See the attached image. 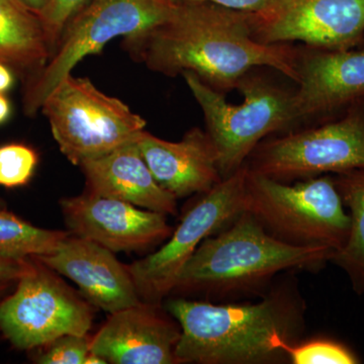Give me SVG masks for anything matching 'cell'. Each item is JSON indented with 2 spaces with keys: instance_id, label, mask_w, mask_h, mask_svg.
<instances>
[{
  "instance_id": "cell-14",
  "label": "cell",
  "mask_w": 364,
  "mask_h": 364,
  "mask_svg": "<svg viewBox=\"0 0 364 364\" xmlns=\"http://www.w3.org/2000/svg\"><path fill=\"white\" fill-rule=\"evenodd\" d=\"M181 328L160 303L142 301L111 314L90 352L114 364H176Z\"/></svg>"
},
{
  "instance_id": "cell-2",
  "label": "cell",
  "mask_w": 364,
  "mask_h": 364,
  "mask_svg": "<svg viewBox=\"0 0 364 364\" xmlns=\"http://www.w3.org/2000/svg\"><path fill=\"white\" fill-rule=\"evenodd\" d=\"M165 309L181 328L176 349L178 363H289L280 344L296 343L305 330L306 303L291 280L257 303L174 298Z\"/></svg>"
},
{
  "instance_id": "cell-11",
  "label": "cell",
  "mask_w": 364,
  "mask_h": 364,
  "mask_svg": "<svg viewBox=\"0 0 364 364\" xmlns=\"http://www.w3.org/2000/svg\"><path fill=\"white\" fill-rule=\"evenodd\" d=\"M252 20L255 37L267 44L342 50L364 42V0H279Z\"/></svg>"
},
{
  "instance_id": "cell-5",
  "label": "cell",
  "mask_w": 364,
  "mask_h": 364,
  "mask_svg": "<svg viewBox=\"0 0 364 364\" xmlns=\"http://www.w3.org/2000/svg\"><path fill=\"white\" fill-rule=\"evenodd\" d=\"M330 174L282 182L247 168L244 210L287 244L324 246L338 252L350 231V217Z\"/></svg>"
},
{
  "instance_id": "cell-4",
  "label": "cell",
  "mask_w": 364,
  "mask_h": 364,
  "mask_svg": "<svg viewBox=\"0 0 364 364\" xmlns=\"http://www.w3.org/2000/svg\"><path fill=\"white\" fill-rule=\"evenodd\" d=\"M205 117L207 134L214 144L223 179L243 167L258 144L277 132L293 131L298 124L294 91L250 72L238 88L240 105L227 102L191 72L181 74Z\"/></svg>"
},
{
  "instance_id": "cell-18",
  "label": "cell",
  "mask_w": 364,
  "mask_h": 364,
  "mask_svg": "<svg viewBox=\"0 0 364 364\" xmlns=\"http://www.w3.org/2000/svg\"><path fill=\"white\" fill-rule=\"evenodd\" d=\"M51 55L40 16L16 0H0V61L26 82L42 70Z\"/></svg>"
},
{
  "instance_id": "cell-25",
  "label": "cell",
  "mask_w": 364,
  "mask_h": 364,
  "mask_svg": "<svg viewBox=\"0 0 364 364\" xmlns=\"http://www.w3.org/2000/svg\"><path fill=\"white\" fill-rule=\"evenodd\" d=\"M188 4H212L215 6L260 16L269 13L277 6L279 0H176Z\"/></svg>"
},
{
  "instance_id": "cell-17",
  "label": "cell",
  "mask_w": 364,
  "mask_h": 364,
  "mask_svg": "<svg viewBox=\"0 0 364 364\" xmlns=\"http://www.w3.org/2000/svg\"><path fill=\"white\" fill-rule=\"evenodd\" d=\"M86 191L124 200L145 210L176 215L177 200L165 191L145 162L136 141L79 165Z\"/></svg>"
},
{
  "instance_id": "cell-31",
  "label": "cell",
  "mask_w": 364,
  "mask_h": 364,
  "mask_svg": "<svg viewBox=\"0 0 364 364\" xmlns=\"http://www.w3.org/2000/svg\"><path fill=\"white\" fill-rule=\"evenodd\" d=\"M7 284H9V282H0V294L4 293V291H6Z\"/></svg>"
},
{
  "instance_id": "cell-24",
  "label": "cell",
  "mask_w": 364,
  "mask_h": 364,
  "mask_svg": "<svg viewBox=\"0 0 364 364\" xmlns=\"http://www.w3.org/2000/svg\"><path fill=\"white\" fill-rule=\"evenodd\" d=\"M90 0H50L44 11L39 14L41 21L49 40L52 53L60 36L74 14L78 13Z\"/></svg>"
},
{
  "instance_id": "cell-23",
  "label": "cell",
  "mask_w": 364,
  "mask_h": 364,
  "mask_svg": "<svg viewBox=\"0 0 364 364\" xmlns=\"http://www.w3.org/2000/svg\"><path fill=\"white\" fill-rule=\"evenodd\" d=\"M88 335H64L48 344L47 350L37 358L41 364H85L90 352Z\"/></svg>"
},
{
  "instance_id": "cell-15",
  "label": "cell",
  "mask_w": 364,
  "mask_h": 364,
  "mask_svg": "<svg viewBox=\"0 0 364 364\" xmlns=\"http://www.w3.org/2000/svg\"><path fill=\"white\" fill-rule=\"evenodd\" d=\"M33 258L75 282L91 305L105 312L142 301L126 265L95 242L68 235L53 252Z\"/></svg>"
},
{
  "instance_id": "cell-27",
  "label": "cell",
  "mask_w": 364,
  "mask_h": 364,
  "mask_svg": "<svg viewBox=\"0 0 364 364\" xmlns=\"http://www.w3.org/2000/svg\"><path fill=\"white\" fill-rule=\"evenodd\" d=\"M14 72L7 64L0 61V93H6L13 87Z\"/></svg>"
},
{
  "instance_id": "cell-7",
  "label": "cell",
  "mask_w": 364,
  "mask_h": 364,
  "mask_svg": "<svg viewBox=\"0 0 364 364\" xmlns=\"http://www.w3.org/2000/svg\"><path fill=\"white\" fill-rule=\"evenodd\" d=\"M41 112L62 154L77 166L134 142L146 127L145 119L121 100L72 73L50 93Z\"/></svg>"
},
{
  "instance_id": "cell-1",
  "label": "cell",
  "mask_w": 364,
  "mask_h": 364,
  "mask_svg": "<svg viewBox=\"0 0 364 364\" xmlns=\"http://www.w3.org/2000/svg\"><path fill=\"white\" fill-rule=\"evenodd\" d=\"M134 61L163 75L191 72L214 90L238 88L247 74L269 67L296 82L299 50L255 37L252 14L212 4L177 2L168 18L124 38Z\"/></svg>"
},
{
  "instance_id": "cell-10",
  "label": "cell",
  "mask_w": 364,
  "mask_h": 364,
  "mask_svg": "<svg viewBox=\"0 0 364 364\" xmlns=\"http://www.w3.org/2000/svg\"><path fill=\"white\" fill-rule=\"evenodd\" d=\"M246 176L244 165L203 193L159 250L127 267L142 301L161 303L202 242L243 212Z\"/></svg>"
},
{
  "instance_id": "cell-19",
  "label": "cell",
  "mask_w": 364,
  "mask_h": 364,
  "mask_svg": "<svg viewBox=\"0 0 364 364\" xmlns=\"http://www.w3.org/2000/svg\"><path fill=\"white\" fill-rule=\"evenodd\" d=\"M345 207L349 208L350 231L346 244L330 262L341 268L356 294H364V170L333 176Z\"/></svg>"
},
{
  "instance_id": "cell-32",
  "label": "cell",
  "mask_w": 364,
  "mask_h": 364,
  "mask_svg": "<svg viewBox=\"0 0 364 364\" xmlns=\"http://www.w3.org/2000/svg\"><path fill=\"white\" fill-rule=\"evenodd\" d=\"M6 210V203L0 198V210Z\"/></svg>"
},
{
  "instance_id": "cell-8",
  "label": "cell",
  "mask_w": 364,
  "mask_h": 364,
  "mask_svg": "<svg viewBox=\"0 0 364 364\" xmlns=\"http://www.w3.org/2000/svg\"><path fill=\"white\" fill-rule=\"evenodd\" d=\"M245 165L282 182L364 170V100L317 126L263 140Z\"/></svg>"
},
{
  "instance_id": "cell-12",
  "label": "cell",
  "mask_w": 364,
  "mask_h": 364,
  "mask_svg": "<svg viewBox=\"0 0 364 364\" xmlns=\"http://www.w3.org/2000/svg\"><path fill=\"white\" fill-rule=\"evenodd\" d=\"M62 212L74 236L95 242L112 252L145 250L171 235L166 215L86 191L62 198Z\"/></svg>"
},
{
  "instance_id": "cell-9",
  "label": "cell",
  "mask_w": 364,
  "mask_h": 364,
  "mask_svg": "<svg viewBox=\"0 0 364 364\" xmlns=\"http://www.w3.org/2000/svg\"><path fill=\"white\" fill-rule=\"evenodd\" d=\"M32 258L16 291L0 303V331L21 350L47 346L64 335H86L92 305L56 272Z\"/></svg>"
},
{
  "instance_id": "cell-6",
  "label": "cell",
  "mask_w": 364,
  "mask_h": 364,
  "mask_svg": "<svg viewBox=\"0 0 364 364\" xmlns=\"http://www.w3.org/2000/svg\"><path fill=\"white\" fill-rule=\"evenodd\" d=\"M176 0H90L67 23L42 70L25 82L23 107L35 117L60 81L81 60L98 54L117 37L149 30L166 20Z\"/></svg>"
},
{
  "instance_id": "cell-21",
  "label": "cell",
  "mask_w": 364,
  "mask_h": 364,
  "mask_svg": "<svg viewBox=\"0 0 364 364\" xmlns=\"http://www.w3.org/2000/svg\"><path fill=\"white\" fill-rule=\"evenodd\" d=\"M280 348L286 352L293 364H355L359 358L345 345L330 339L289 343L282 342Z\"/></svg>"
},
{
  "instance_id": "cell-28",
  "label": "cell",
  "mask_w": 364,
  "mask_h": 364,
  "mask_svg": "<svg viewBox=\"0 0 364 364\" xmlns=\"http://www.w3.org/2000/svg\"><path fill=\"white\" fill-rule=\"evenodd\" d=\"M16 1L28 11H33V14L39 16L44 11L47 4H49L50 0H16Z\"/></svg>"
},
{
  "instance_id": "cell-22",
  "label": "cell",
  "mask_w": 364,
  "mask_h": 364,
  "mask_svg": "<svg viewBox=\"0 0 364 364\" xmlns=\"http://www.w3.org/2000/svg\"><path fill=\"white\" fill-rule=\"evenodd\" d=\"M39 163L37 151L23 143L0 146V186L6 188L25 186Z\"/></svg>"
},
{
  "instance_id": "cell-16",
  "label": "cell",
  "mask_w": 364,
  "mask_h": 364,
  "mask_svg": "<svg viewBox=\"0 0 364 364\" xmlns=\"http://www.w3.org/2000/svg\"><path fill=\"white\" fill-rule=\"evenodd\" d=\"M136 144L158 183L176 200L203 195L223 181L214 144L200 128L191 129L178 142L144 130Z\"/></svg>"
},
{
  "instance_id": "cell-29",
  "label": "cell",
  "mask_w": 364,
  "mask_h": 364,
  "mask_svg": "<svg viewBox=\"0 0 364 364\" xmlns=\"http://www.w3.org/2000/svg\"><path fill=\"white\" fill-rule=\"evenodd\" d=\"M11 105L4 93H0V124L6 123L11 117Z\"/></svg>"
},
{
  "instance_id": "cell-26",
  "label": "cell",
  "mask_w": 364,
  "mask_h": 364,
  "mask_svg": "<svg viewBox=\"0 0 364 364\" xmlns=\"http://www.w3.org/2000/svg\"><path fill=\"white\" fill-rule=\"evenodd\" d=\"M32 258L14 259L0 256V282H13L23 277L31 267Z\"/></svg>"
},
{
  "instance_id": "cell-13",
  "label": "cell",
  "mask_w": 364,
  "mask_h": 364,
  "mask_svg": "<svg viewBox=\"0 0 364 364\" xmlns=\"http://www.w3.org/2000/svg\"><path fill=\"white\" fill-rule=\"evenodd\" d=\"M296 73L294 104L298 123L344 112L364 100V45L299 51Z\"/></svg>"
},
{
  "instance_id": "cell-20",
  "label": "cell",
  "mask_w": 364,
  "mask_h": 364,
  "mask_svg": "<svg viewBox=\"0 0 364 364\" xmlns=\"http://www.w3.org/2000/svg\"><path fill=\"white\" fill-rule=\"evenodd\" d=\"M62 231L42 229L6 210H0V256L25 259L53 252L68 236Z\"/></svg>"
},
{
  "instance_id": "cell-30",
  "label": "cell",
  "mask_w": 364,
  "mask_h": 364,
  "mask_svg": "<svg viewBox=\"0 0 364 364\" xmlns=\"http://www.w3.org/2000/svg\"><path fill=\"white\" fill-rule=\"evenodd\" d=\"M107 363L105 358H100V355L90 352L86 356L85 364H105Z\"/></svg>"
},
{
  "instance_id": "cell-3",
  "label": "cell",
  "mask_w": 364,
  "mask_h": 364,
  "mask_svg": "<svg viewBox=\"0 0 364 364\" xmlns=\"http://www.w3.org/2000/svg\"><path fill=\"white\" fill-rule=\"evenodd\" d=\"M335 253L324 246L280 241L243 210L202 242L182 268L171 294H200L217 301L239 299L259 293L280 272L323 267Z\"/></svg>"
}]
</instances>
